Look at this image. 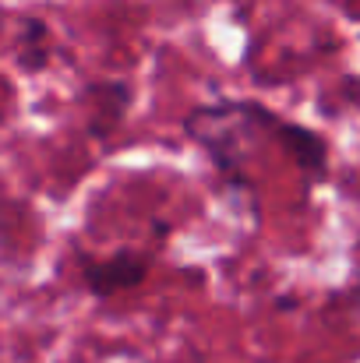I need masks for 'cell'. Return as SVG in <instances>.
Masks as SVG:
<instances>
[{"instance_id":"cell-3","label":"cell","mask_w":360,"mask_h":363,"mask_svg":"<svg viewBox=\"0 0 360 363\" xmlns=\"http://www.w3.org/2000/svg\"><path fill=\"white\" fill-rule=\"evenodd\" d=\"M265 130L286 148V155H290L304 173L325 177V169H329V148H325L322 134H315L311 127H300V123H293V121H283V117H276L272 110H268V117H265Z\"/></svg>"},{"instance_id":"cell-4","label":"cell","mask_w":360,"mask_h":363,"mask_svg":"<svg viewBox=\"0 0 360 363\" xmlns=\"http://www.w3.org/2000/svg\"><path fill=\"white\" fill-rule=\"evenodd\" d=\"M85 99H89V121H85V134L103 141L117 130L127 106H131V85L127 82H92L85 85Z\"/></svg>"},{"instance_id":"cell-1","label":"cell","mask_w":360,"mask_h":363,"mask_svg":"<svg viewBox=\"0 0 360 363\" xmlns=\"http://www.w3.org/2000/svg\"><path fill=\"white\" fill-rule=\"evenodd\" d=\"M184 130L191 134V141H198L205 148V155L212 159V166L227 177V184L247 187V177L240 173L244 155H240V134L254 130L251 113H247V99H230V103H212V106H198L187 113Z\"/></svg>"},{"instance_id":"cell-2","label":"cell","mask_w":360,"mask_h":363,"mask_svg":"<svg viewBox=\"0 0 360 363\" xmlns=\"http://www.w3.org/2000/svg\"><path fill=\"white\" fill-rule=\"evenodd\" d=\"M148 268L152 261L138 250H120L107 261H82V286L92 293V296H114V293H127L134 286H141L148 279Z\"/></svg>"}]
</instances>
